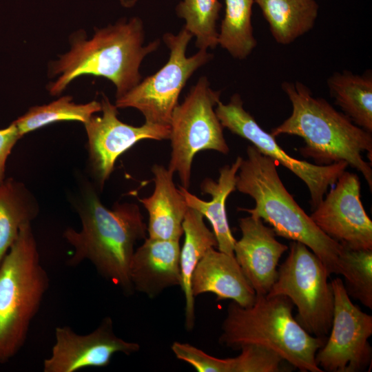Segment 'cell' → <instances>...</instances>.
I'll list each match as a JSON object with an SVG mask.
<instances>
[{
	"instance_id": "6da1fadb",
	"label": "cell",
	"mask_w": 372,
	"mask_h": 372,
	"mask_svg": "<svg viewBox=\"0 0 372 372\" xmlns=\"http://www.w3.org/2000/svg\"><path fill=\"white\" fill-rule=\"evenodd\" d=\"M85 186L76 205L81 229L68 227L63 235L74 249L68 265L89 261L101 276L130 295L134 292L130 269L134 246L147 238V225L136 204L116 203L107 208L92 185Z\"/></svg>"
},
{
	"instance_id": "7a4b0ae2",
	"label": "cell",
	"mask_w": 372,
	"mask_h": 372,
	"mask_svg": "<svg viewBox=\"0 0 372 372\" xmlns=\"http://www.w3.org/2000/svg\"><path fill=\"white\" fill-rule=\"evenodd\" d=\"M144 41L143 23L137 17L96 29L90 39L79 31L71 37L70 50L51 63L50 74L58 78L49 84L48 92L59 95L76 78L92 75L111 81L116 97L123 96L140 83L143 60L161 43L156 39L144 45Z\"/></svg>"
},
{
	"instance_id": "3957f363",
	"label": "cell",
	"mask_w": 372,
	"mask_h": 372,
	"mask_svg": "<svg viewBox=\"0 0 372 372\" xmlns=\"http://www.w3.org/2000/svg\"><path fill=\"white\" fill-rule=\"evenodd\" d=\"M278 163L248 145L237 174L236 190L251 197L253 208H238L269 223L277 236L300 242L322 261L327 275H343L344 248L325 234L283 185Z\"/></svg>"
},
{
	"instance_id": "277c9868",
	"label": "cell",
	"mask_w": 372,
	"mask_h": 372,
	"mask_svg": "<svg viewBox=\"0 0 372 372\" xmlns=\"http://www.w3.org/2000/svg\"><path fill=\"white\" fill-rule=\"evenodd\" d=\"M281 87L291 103L292 112L271 130V135L302 138L305 146L300 149V154L312 158L317 165L346 162L364 176L371 190V163L362 156L366 152L371 162V133L356 125L325 99L314 97L303 83L285 81Z\"/></svg>"
},
{
	"instance_id": "5b68a950",
	"label": "cell",
	"mask_w": 372,
	"mask_h": 372,
	"mask_svg": "<svg viewBox=\"0 0 372 372\" xmlns=\"http://www.w3.org/2000/svg\"><path fill=\"white\" fill-rule=\"evenodd\" d=\"M293 304L285 296L256 295L248 307L232 301L227 307L219 342L240 350L255 344L273 351L302 372H322L316 354L327 338L307 333L293 317Z\"/></svg>"
},
{
	"instance_id": "8992f818",
	"label": "cell",
	"mask_w": 372,
	"mask_h": 372,
	"mask_svg": "<svg viewBox=\"0 0 372 372\" xmlns=\"http://www.w3.org/2000/svg\"><path fill=\"white\" fill-rule=\"evenodd\" d=\"M31 223L24 225L0 262V364L24 345L49 287Z\"/></svg>"
},
{
	"instance_id": "52a82bcc",
	"label": "cell",
	"mask_w": 372,
	"mask_h": 372,
	"mask_svg": "<svg viewBox=\"0 0 372 372\" xmlns=\"http://www.w3.org/2000/svg\"><path fill=\"white\" fill-rule=\"evenodd\" d=\"M220 96V91L213 90L207 77L202 76L172 113L168 169L178 174L186 189L190 185L192 162L197 153L214 150L227 154L229 151L214 108Z\"/></svg>"
},
{
	"instance_id": "ba28073f",
	"label": "cell",
	"mask_w": 372,
	"mask_h": 372,
	"mask_svg": "<svg viewBox=\"0 0 372 372\" xmlns=\"http://www.w3.org/2000/svg\"><path fill=\"white\" fill-rule=\"evenodd\" d=\"M286 260L267 296L288 297L297 308L295 318L309 334L327 338L332 324L334 295L320 259L306 245L292 241Z\"/></svg>"
},
{
	"instance_id": "9c48e42d",
	"label": "cell",
	"mask_w": 372,
	"mask_h": 372,
	"mask_svg": "<svg viewBox=\"0 0 372 372\" xmlns=\"http://www.w3.org/2000/svg\"><path fill=\"white\" fill-rule=\"evenodd\" d=\"M192 37L184 28L177 34H163V41L169 50L168 61L156 73L116 98L117 108H135L144 116L145 123L169 125L187 81L213 58L207 50H199L194 55L187 56L186 50Z\"/></svg>"
},
{
	"instance_id": "30bf717a",
	"label": "cell",
	"mask_w": 372,
	"mask_h": 372,
	"mask_svg": "<svg viewBox=\"0 0 372 372\" xmlns=\"http://www.w3.org/2000/svg\"><path fill=\"white\" fill-rule=\"evenodd\" d=\"M215 112L223 127L251 142L262 154L276 161L305 183L312 209L320 203L328 188L335 184L349 166L346 162L322 165L291 157L280 147L275 137L263 130L245 110L238 94H234L227 104L219 101Z\"/></svg>"
},
{
	"instance_id": "8fae6325",
	"label": "cell",
	"mask_w": 372,
	"mask_h": 372,
	"mask_svg": "<svg viewBox=\"0 0 372 372\" xmlns=\"http://www.w3.org/2000/svg\"><path fill=\"white\" fill-rule=\"evenodd\" d=\"M334 309L329 336L316 354V362L327 372L364 371L371 362L372 316L355 305L336 278L331 281Z\"/></svg>"
},
{
	"instance_id": "7c38bea8",
	"label": "cell",
	"mask_w": 372,
	"mask_h": 372,
	"mask_svg": "<svg viewBox=\"0 0 372 372\" xmlns=\"http://www.w3.org/2000/svg\"><path fill=\"white\" fill-rule=\"evenodd\" d=\"M101 105L102 115L94 114L84 125L91 171L102 189L121 154L144 139H169L170 126L145 122L138 127L128 125L118 119L117 107L104 94Z\"/></svg>"
},
{
	"instance_id": "4fadbf2b",
	"label": "cell",
	"mask_w": 372,
	"mask_h": 372,
	"mask_svg": "<svg viewBox=\"0 0 372 372\" xmlns=\"http://www.w3.org/2000/svg\"><path fill=\"white\" fill-rule=\"evenodd\" d=\"M313 210L316 225L344 248L372 249V221L362 205L356 174L345 170Z\"/></svg>"
},
{
	"instance_id": "5bb4252c",
	"label": "cell",
	"mask_w": 372,
	"mask_h": 372,
	"mask_svg": "<svg viewBox=\"0 0 372 372\" xmlns=\"http://www.w3.org/2000/svg\"><path fill=\"white\" fill-rule=\"evenodd\" d=\"M55 340L50 356L43 361L44 372H75L90 367L107 366L118 353L127 355L140 349L137 342L118 337L111 318H103L87 334H78L68 326L55 329Z\"/></svg>"
},
{
	"instance_id": "9a60e30c",
	"label": "cell",
	"mask_w": 372,
	"mask_h": 372,
	"mask_svg": "<svg viewBox=\"0 0 372 372\" xmlns=\"http://www.w3.org/2000/svg\"><path fill=\"white\" fill-rule=\"evenodd\" d=\"M241 238L236 240L234 257L256 295H267L278 276V265L289 247L279 242L272 227L249 216L238 220Z\"/></svg>"
},
{
	"instance_id": "2e32d148",
	"label": "cell",
	"mask_w": 372,
	"mask_h": 372,
	"mask_svg": "<svg viewBox=\"0 0 372 372\" xmlns=\"http://www.w3.org/2000/svg\"><path fill=\"white\" fill-rule=\"evenodd\" d=\"M180 240L146 238L134 253L130 276L134 291L154 298L180 285Z\"/></svg>"
},
{
	"instance_id": "e0dca14e",
	"label": "cell",
	"mask_w": 372,
	"mask_h": 372,
	"mask_svg": "<svg viewBox=\"0 0 372 372\" xmlns=\"http://www.w3.org/2000/svg\"><path fill=\"white\" fill-rule=\"evenodd\" d=\"M193 296L211 293L217 300H231L240 306H251L256 293L234 255L209 249L196 266L192 278Z\"/></svg>"
},
{
	"instance_id": "ac0fdd59",
	"label": "cell",
	"mask_w": 372,
	"mask_h": 372,
	"mask_svg": "<svg viewBox=\"0 0 372 372\" xmlns=\"http://www.w3.org/2000/svg\"><path fill=\"white\" fill-rule=\"evenodd\" d=\"M152 172L154 192L150 196L139 199L149 214L148 237L180 240L183 235V222L189 207L173 181L174 174L168 168L155 164Z\"/></svg>"
},
{
	"instance_id": "d6986e66",
	"label": "cell",
	"mask_w": 372,
	"mask_h": 372,
	"mask_svg": "<svg viewBox=\"0 0 372 372\" xmlns=\"http://www.w3.org/2000/svg\"><path fill=\"white\" fill-rule=\"evenodd\" d=\"M242 160V157L238 156L231 165H225L220 169L217 181L209 178L202 181L201 192L211 195L209 201L200 199L182 185L178 187L187 205L200 212L209 221L218 250L234 256L236 240L229 225L226 201L229 194L236 190L237 174Z\"/></svg>"
},
{
	"instance_id": "ffe728a7",
	"label": "cell",
	"mask_w": 372,
	"mask_h": 372,
	"mask_svg": "<svg viewBox=\"0 0 372 372\" xmlns=\"http://www.w3.org/2000/svg\"><path fill=\"white\" fill-rule=\"evenodd\" d=\"M184 242L180 251V287L185 301V327L193 330L195 323L194 296L192 291L193 273L201 258L211 248L217 247V240L204 222L203 216L188 207L183 222Z\"/></svg>"
},
{
	"instance_id": "44dd1931",
	"label": "cell",
	"mask_w": 372,
	"mask_h": 372,
	"mask_svg": "<svg viewBox=\"0 0 372 372\" xmlns=\"http://www.w3.org/2000/svg\"><path fill=\"white\" fill-rule=\"evenodd\" d=\"M274 40L287 45L310 31L318 15L316 0H255Z\"/></svg>"
},
{
	"instance_id": "7402d4cb",
	"label": "cell",
	"mask_w": 372,
	"mask_h": 372,
	"mask_svg": "<svg viewBox=\"0 0 372 372\" xmlns=\"http://www.w3.org/2000/svg\"><path fill=\"white\" fill-rule=\"evenodd\" d=\"M36 198L13 178L0 183V262L16 240L20 229L39 214Z\"/></svg>"
},
{
	"instance_id": "603a6c76",
	"label": "cell",
	"mask_w": 372,
	"mask_h": 372,
	"mask_svg": "<svg viewBox=\"0 0 372 372\" xmlns=\"http://www.w3.org/2000/svg\"><path fill=\"white\" fill-rule=\"evenodd\" d=\"M335 103L356 125L372 132V76L344 70L327 80Z\"/></svg>"
},
{
	"instance_id": "cb8c5ba5",
	"label": "cell",
	"mask_w": 372,
	"mask_h": 372,
	"mask_svg": "<svg viewBox=\"0 0 372 372\" xmlns=\"http://www.w3.org/2000/svg\"><path fill=\"white\" fill-rule=\"evenodd\" d=\"M225 3L218 45L235 59H246L257 45L251 23L255 0H225Z\"/></svg>"
},
{
	"instance_id": "d4e9b609",
	"label": "cell",
	"mask_w": 372,
	"mask_h": 372,
	"mask_svg": "<svg viewBox=\"0 0 372 372\" xmlns=\"http://www.w3.org/2000/svg\"><path fill=\"white\" fill-rule=\"evenodd\" d=\"M101 102L93 101L76 104L70 96H64L48 104L34 106L14 121L21 137L49 124L64 121H76L83 124L96 112H101Z\"/></svg>"
},
{
	"instance_id": "484cf974",
	"label": "cell",
	"mask_w": 372,
	"mask_h": 372,
	"mask_svg": "<svg viewBox=\"0 0 372 372\" xmlns=\"http://www.w3.org/2000/svg\"><path fill=\"white\" fill-rule=\"evenodd\" d=\"M221 8L218 0H182L176 6L177 15L185 21L183 28L196 37L199 50L218 45L216 23Z\"/></svg>"
},
{
	"instance_id": "4316f807",
	"label": "cell",
	"mask_w": 372,
	"mask_h": 372,
	"mask_svg": "<svg viewBox=\"0 0 372 372\" xmlns=\"http://www.w3.org/2000/svg\"><path fill=\"white\" fill-rule=\"evenodd\" d=\"M235 358H218L210 355L208 372H280L286 362L278 354L262 347H242Z\"/></svg>"
},
{
	"instance_id": "83f0119b",
	"label": "cell",
	"mask_w": 372,
	"mask_h": 372,
	"mask_svg": "<svg viewBox=\"0 0 372 372\" xmlns=\"http://www.w3.org/2000/svg\"><path fill=\"white\" fill-rule=\"evenodd\" d=\"M343 267L349 296L372 309V249L344 248Z\"/></svg>"
},
{
	"instance_id": "f1b7e54d",
	"label": "cell",
	"mask_w": 372,
	"mask_h": 372,
	"mask_svg": "<svg viewBox=\"0 0 372 372\" xmlns=\"http://www.w3.org/2000/svg\"><path fill=\"white\" fill-rule=\"evenodd\" d=\"M20 138L21 136L14 122L0 130V183L5 179L7 159Z\"/></svg>"
},
{
	"instance_id": "f546056e",
	"label": "cell",
	"mask_w": 372,
	"mask_h": 372,
	"mask_svg": "<svg viewBox=\"0 0 372 372\" xmlns=\"http://www.w3.org/2000/svg\"><path fill=\"white\" fill-rule=\"evenodd\" d=\"M138 0H120L121 3L125 8H131L135 5Z\"/></svg>"
}]
</instances>
